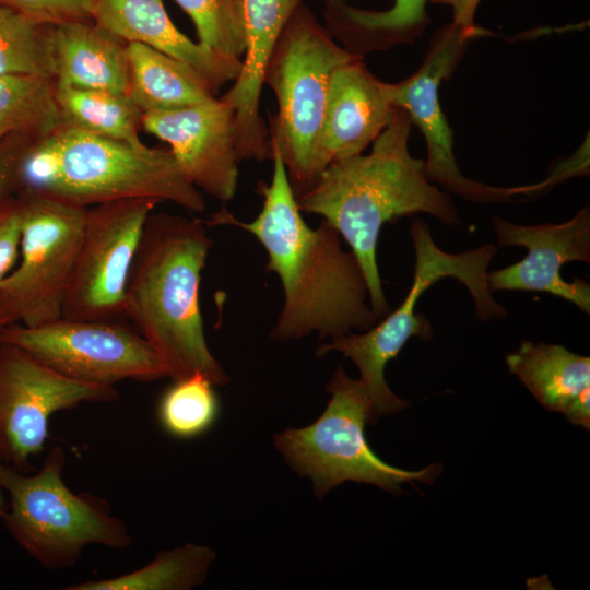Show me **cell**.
<instances>
[{
  "label": "cell",
  "mask_w": 590,
  "mask_h": 590,
  "mask_svg": "<svg viewBox=\"0 0 590 590\" xmlns=\"http://www.w3.org/2000/svg\"><path fill=\"white\" fill-rule=\"evenodd\" d=\"M63 126L131 144L139 137L143 113L127 93L78 88L56 84Z\"/></svg>",
  "instance_id": "cell-23"
},
{
  "label": "cell",
  "mask_w": 590,
  "mask_h": 590,
  "mask_svg": "<svg viewBox=\"0 0 590 590\" xmlns=\"http://www.w3.org/2000/svg\"><path fill=\"white\" fill-rule=\"evenodd\" d=\"M396 106L390 83L375 76L356 59L332 74L316 150V180L330 164L362 154L390 122Z\"/></svg>",
  "instance_id": "cell-16"
},
{
  "label": "cell",
  "mask_w": 590,
  "mask_h": 590,
  "mask_svg": "<svg viewBox=\"0 0 590 590\" xmlns=\"http://www.w3.org/2000/svg\"><path fill=\"white\" fill-rule=\"evenodd\" d=\"M13 322H16V321L13 319L12 316H10L3 310H0V329Z\"/></svg>",
  "instance_id": "cell-35"
},
{
  "label": "cell",
  "mask_w": 590,
  "mask_h": 590,
  "mask_svg": "<svg viewBox=\"0 0 590 590\" xmlns=\"http://www.w3.org/2000/svg\"><path fill=\"white\" fill-rule=\"evenodd\" d=\"M33 140L12 134L0 141V202L16 194L19 163Z\"/></svg>",
  "instance_id": "cell-31"
},
{
  "label": "cell",
  "mask_w": 590,
  "mask_h": 590,
  "mask_svg": "<svg viewBox=\"0 0 590 590\" xmlns=\"http://www.w3.org/2000/svg\"><path fill=\"white\" fill-rule=\"evenodd\" d=\"M327 390L331 398L312 424L287 428L274 440L292 469L312 481L319 498L346 481L373 484L400 494L401 484L432 483L440 473V463L408 471L382 461L370 449L365 425L377 417L362 381L349 377L341 365Z\"/></svg>",
  "instance_id": "cell-8"
},
{
  "label": "cell",
  "mask_w": 590,
  "mask_h": 590,
  "mask_svg": "<svg viewBox=\"0 0 590 590\" xmlns=\"http://www.w3.org/2000/svg\"><path fill=\"white\" fill-rule=\"evenodd\" d=\"M61 125L55 79L0 75V141L12 134L40 139Z\"/></svg>",
  "instance_id": "cell-25"
},
{
  "label": "cell",
  "mask_w": 590,
  "mask_h": 590,
  "mask_svg": "<svg viewBox=\"0 0 590 590\" xmlns=\"http://www.w3.org/2000/svg\"><path fill=\"white\" fill-rule=\"evenodd\" d=\"M64 463L60 446L50 448L32 474L0 461V485L8 502L1 520L30 556L55 570L74 566L90 545L123 550L132 544L127 524L106 502L67 486Z\"/></svg>",
  "instance_id": "cell-6"
},
{
  "label": "cell",
  "mask_w": 590,
  "mask_h": 590,
  "mask_svg": "<svg viewBox=\"0 0 590 590\" xmlns=\"http://www.w3.org/2000/svg\"><path fill=\"white\" fill-rule=\"evenodd\" d=\"M192 20L198 44L228 59H240L247 45L244 0H174Z\"/></svg>",
  "instance_id": "cell-28"
},
{
  "label": "cell",
  "mask_w": 590,
  "mask_h": 590,
  "mask_svg": "<svg viewBox=\"0 0 590 590\" xmlns=\"http://www.w3.org/2000/svg\"><path fill=\"white\" fill-rule=\"evenodd\" d=\"M0 342L16 345L59 374L90 385L168 377L151 344L120 320L61 317L35 327L13 322L0 329Z\"/></svg>",
  "instance_id": "cell-10"
},
{
  "label": "cell",
  "mask_w": 590,
  "mask_h": 590,
  "mask_svg": "<svg viewBox=\"0 0 590 590\" xmlns=\"http://www.w3.org/2000/svg\"><path fill=\"white\" fill-rule=\"evenodd\" d=\"M508 369L551 412L563 413L590 389V357L558 344L523 341L506 356Z\"/></svg>",
  "instance_id": "cell-22"
},
{
  "label": "cell",
  "mask_w": 590,
  "mask_h": 590,
  "mask_svg": "<svg viewBox=\"0 0 590 590\" xmlns=\"http://www.w3.org/2000/svg\"><path fill=\"white\" fill-rule=\"evenodd\" d=\"M500 247L520 246L527 256L511 266L488 272L496 291L544 292L563 298L590 314V284L582 279L565 280L560 269L573 261L590 262V208L583 206L566 222L521 225L500 216L492 219Z\"/></svg>",
  "instance_id": "cell-14"
},
{
  "label": "cell",
  "mask_w": 590,
  "mask_h": 590,
  "mask_svg": "<svg viewBox=\"0 0 590 590\" xmlns=\"http://www.w3.org/2000/svg\"><path fill=\"white\" fill-rule=\"evenodd\" d=\"M410 236L415 253L414 275L399 307L368 330L331 339L317 351L318 356L339 351L356 365L377 418L408 406V402L388 387L385 368L411 337L432 338L428 321L415 314V307L422 294L434 283L444 278L460 281L471 294L476 316L483 322L504 319L508 315L506 308L493 297L487 282L489 263L498 251L495 245L484 244L458 253L445 251L434 241L427 223L418 217L412 222Z\"/></svg>",
  "instance_id": "cell-5"
},
{
  "label": "cell",
  "mask_w": 590,
  "mask_h": 590,
  "mask_svg": "<svg viewBox=\"0 0 590 590\" xmlns=\"http://www.w3.org/2000/svg\"><path fill=\"white\" fill-rule=\"evenodd\" d=\"M428 0H392L384 11L365 10L346 0H323L326 28L350 54L364 58L373 51L414 43L430 24Z\"/></svg>",
  "instance_id": "cell-20"
},
{
  "label": "cell",
  "mask_w": 590,
  "mask_h": 590,
  "mask_svg": "<svg viewBox=\"0 0 590 590\" xmlns=\"http://www.w3.org/2000/svg\"><path fill=\"white\" fill-rule=\"evenodd\" d=\"M0 75L55 79L52 25L39 24L0 4Z\"/></svg>",
  "instance_id": "cell-26"
},
{
  "label": "cell",
  "mask_w": 590,
  "mask_h": 590,
  "mask_svg": "<svg viewBox=\"0 0 590 590\" xmlns=\"http://www.w3.org/2000/svg\"><path fill=\"white\" fill-rule=\"evenodd\" d=\"M158 204L144 198L87 208L62 318L126 319V292L145 223Z\"/></svg>",
  "instance_id": "cell-12"
},
{
  "label": "cell",
  "mask_w": 590,
  "mask_h": 590,
  "mask_svg": "<svg viewBox=\"0 0 590 590\" xmlns=\"http://www.w3.org/2000/svg\"><path fill=\"white\" fill-rule=\"evenodd\" d=\"M211 246L202 220L152 212L129 275L126 319L173 380L199 373L224 386L228 376L208 346L200 310L201 274Z\"/></svg>",
  "instance_id": "cell-3"
},
{
  "label": "cell",
  "mask_w": 590,
  "mask_h": 590,
  "mask_svg": "<svg viewBox=\"0 0 590 590\" xmlns=\"http://www.w3.org/2000/svg\"><path fill=\"white\" fill-rule=\"evenodd\" d=\"M356 59L338 45L303 2L284 26L267 62L263 83L278 99L270 139L281 152L296 196L316 181L314 162L333 72Z\"/></svg>",
  "instance_id": "cell-7"
},
{
  "label": "cell",
  "mask_w": 590,
  "mask_h": 590,
  "mask_svg": "<svg viewBox=\"0 0 590 590\" xmlns=\"http://www.w3.org/2000/svg\"><path fill=\"white\" fill-rule=\"evenodd\" d=\"M57 85L127 93V43L92 20L52 25Z\"/></svg>",
  "instance_id": "cell-19"
},
{
  "label": "cell",
  "mask_w": 590,
  "mask_h": 590,
  "mask_svg": "<svg viewBox=\"0 0 590 590\" xmlns=\"http://www.w3.org/2000/svg\"><path fill=\"white\" fill-rule=\"evenodd\" d=\"M21 199L13 194L0 202V288L14 270L20 256Z\"/></svg>",
  "instance_id": "cell-30"
},
{
  "label": "cell",
  "mask_w": 590,
  "mask_h": 590,
  "mask_svg": "<svg viewBox=\"0 0 590 590\" xmlns=\"http://www.w3.org/2000/svg\"><path fill=\"white\" fill-rule=\"evenodd\" d=\"M573 424L589 430L590 428V389L577 397L563 412Z\"/></svg>",
  "instance_id": "cell-33"
},
{
  "label": "cell",
  "mask_w": 590,
  "mask_h": 590,
  "mask_svg": "<svg viewBox=\"0 0 590 590\" xmlns=\"http://www.w3.org/2000/svg\"><path fill=\"white\" fill-rule=\"evenodd\" d=\"M127 56V94L143 114L177 110L215 97L204 79L176 58L140 43H129Z\"/></svg>",
  "instance_id": "cell-21"
},
{
  "label": "cell",
  "mask_w": 590,
  "mask_h": 590,
  "mask_svg": "<svg viewBox=\"0 0 590 590\" xmlns=\"http://www.w3.org/2000/svg\"><path fill=\"white\" fill-rule=\"evenodd\" d=\"M173 381L158 403L162 427L169 435L181 439L202 435L219 415L215 386L199 373Z\"/></svg>",
  "instance_id": "cell-27"
},
{
  "label": "cell",
  "mask_w": 590,
  "mask_h": 590,
  "mask_svg": "<svg viewBox=\"0 0 590 590\" xmlns=\"http://www.w3.org/2000/svg\"><path fill=\"white\" fill-rule=\"evenodd\" d=\"M7 507H8L7 496L2 486L0 485V519L5 514Z\"/></svg>",
  "instance_id": "cell-34"
},
{
  "label": "cell",
  "mask_w": 590,
  "mask_h": 590,
  "mask_svg": "<svg viewBox=\"0 0 590 590\" xmlns=\"http://www.w3.org/2000/svg\"><path fill=\"white\" fill-rule=\"evenodd\" d=\"M215 552L203 545L186 544L161 551L145 566L130 573L70 585L64 590H189L201 585Z\"/></svg>",
  "instance_id": "cell-24"
},
{
  "label": "cell",
  "mask_w": 590,
  "mask_h": 590,
  "mask_svg": "<svg viewBox=\"0 0 590 590\" xmlns=\"http://www.w3.org/2000/svg\"><path fill=\"white\" fill-rule=\"evenodd\" d=\"M141 127L166 142L198 190L223 202L237 190L236 114L222 98L169 111L145 113Z\"/></svg>",
  "instance_id": "cell-15"
},
{
  "label": "cell",
  "mask_w": 590,
  "mask_h": 590,
  "mask_svg": "<svg viewBox=\"0 0 590 590\" xmlns=\"http://www.w3.org/2000/svg\"><path fill=\"white\" fill-rule=\"evenodd\" d=\"M16 194L50 197L88 208L144 198L205 210L203 194L170 151L131 144L61 125L31 142L17 167Z\"/></svg>",
  "instance_id": "cell-4"
},
{
  "label": "cell",
  "mask_w": 590,
  "mask_h": 590,
  "mask_svg": "<svg viewBox=\"0 0 590 590\" xmlns=\"http://www.w3.org/2000/svg\"><path fill=\"white\" fill-rule=\"evenodd\" d=\"M412 126L408 113L396 107L367 155L357 154L330 164L296 198L302 212L323 216L350 245L378 321L390 312L377 263L378 238L385 223L418 213L429 214L446 225L460 222L451 196L429 181L424 161L412 156Z\"/></svg>",
  "instance_id": "cell-2"
},
{
  "label": "cell",
  "mask_w": 590,
  "mask_h": 590,
  "mask_svg": "<svg viewBox=\"0 0 590 590\" xmlns=\"http://www.w3.org/2000/svg\"><path fill=\"white\" fill-rule=\"evenodd\" d=\"M21 199L19 261L0 288V310L27 327L62 317L87 208L38 194Z\"/></svg>",
  "instance_id": "cell-9"
},
{
  "label": "cell",
  "mask_w": 590,
  "mask_h": 590,
  "mask_svg": "<svg viewBox=\"0 0 590 590\" xmlns=\"http://www.w3.org/2000/svg\"><path fill=\"white\" fill-rule=\"evenodd\" d=\"M92 21L127 44L140 43L187 63L213 95L241 71V59L219 56L182 34L163 0H94Z\"/></svg>",
  "instance_id": "cell-18"
},
{
  "label": "cell",
  "mask_w": 590,
  "mask_h": 590,
  "mask_svg": "<svg viewBox=\"0 0 590 590\" xmlns=\"http://www.w3.org/2000/svg\"><path fill=\"white\" fill-rule=\"evenodd\" d=\"M303 0H244L247 45L241 71L221 98L236 114L239 161L271 157L269 131L260 115L263 73L270 55L295 9Z\"/></svg>",
  "instance_id": "cell-17"
},
{
  "label": "cell",
  "mask_w": 590,
  "mask_h": 590,
  "mask_svg": "<svg viewBox=\"0 0 590 590\" xmlns=\"http://www.w3.org/2000/svg\"><path fill=\"white\" fill-rule=\"evenodd\" d=\"M434 4L448 5L452 12V23L465 34L476 38L492 34L475 23V13L481 0H428Z\"/></svg>",
  "instance_id": "cell-32"
},
{
  "label": "cell",
  "mask_w": 590,
  "mask_h": 590,
  "mask_svg": "<svg viewBox=\"0 0 590 590\" xmlns=\"http://www.w3.org/2000/svg\"><path fill=\"white\" fill-rule=\"evenodd\" d=\"M28 19L44 25L92 20L94 0H0Z\"/></svg>",
  "instance_id": "cell-29"
},
{
  "label": "cell",
  "mask_w": 590,
  "mask_h": 590,
  "mask_svg": "<svg viewBox=\"0 0 590 590\" xmlns=\"http://www.w3.org/2000/svg\"><path fill=\"white\" fill-rule=\"evenodd\" d=\"M474 39L452 22L441 26L430 38L418 69L409 78L390 83V95L393 105L408 113L424 137L427 150L424 167L429 181L449 194L476 203L515 202L531 197V185L496 187L463 175L453 151V132L439 99L441 82L452 76Z\"/></svg>",
  "instance_id": "cell-11"
},
{
  "label": "cell",
  "mask_w": 590,
  "mask_h": 590,
  "mask_svg": "<svg viewBox=\"0 0 590 590\" xmlns=\"http://www.w3.org/2000/svg\"><path fill=\"white\" fill-rule=\"evenodd\" d=\"M273 174L259 182L263 197L251 222L222 208L205 225H233L252 234L268 255L267 269L281 280L284 303L271 330L275 341L298 340L311 332L334 339L353 330L363 332L378 320L361 266L342 247L341 235L327 221L317 228L305 222L278 144L270 139Z\"/></svg>",
  "instance_id": "cell-1"
},
{
  "label": "cell",
  "mask_w": 590,
  "mask_h": 590,
  "mask_svg": "<svg viewBox=\"0 0 590 590\" xmlns=\"http://www.w3.org/2000/svg\"><path fill=\"white\" fill-rule=\"evenodd\" d=\"M118 398L115 386L70 379L25 350L0 342V461L26 472L46 445L55 413Z\"/></svg>",
  "instance_id": "cell-13"
}]
</instances>
